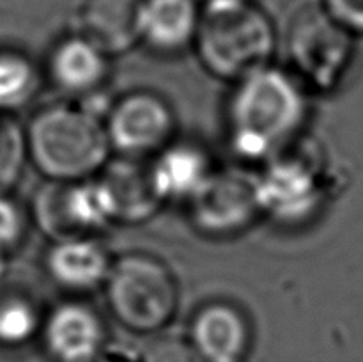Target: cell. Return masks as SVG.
<instances>
[{"mask_svg":"<svg viewBox=\"0 0 363 362\" xmlns=\"http://www.w3.org/2000/svg\"><path fill=\"white\" fill-rule=\"evenodd\" d=\"M353 59V34L325 9H305L289 31V70L308 92H330Z\"/></svg>","mask_w":363,"mask_h":362,"instance_id":"8992f818","label":"cell"},{"mask_svg":"<svg viewBox=\"0 0 363 362\" xmlns=\"http://www.w3.org/2000/svg\"><path fill=\"white\" fill-rule=\"evenodd\" d=\"M2 266H4V256L0 254V272H2Z\"/></svg>","mask_w":363,"mask_h":362,"instance_id":"d4e9b609","label":"cell"},{"mask_svg":"<svg viewBox=\"0 0 363 362\" xmlns=\"http://www.w3.org/2000/svg\"><path fill=\"white\" fill-rule=\"evenodd\" d=\"M27 229V216L9 195H0V254L16 247Z\"/></svg>","mask_w":363,"mask_h":362,"instance_id":"44dd1931","label":"cell"},{"mask_svg":"<svg viewBox=\"0 0 363 362\" xmlns=\"http://www.w3.org/2000/svg\"><path fill=\"white\" fill-rule=\"evenodd\" d=\"M311 112V92L291 70L268 66L234 84L227 103L233 151L266 163L296 144Z\"/></svg>","mask_w":363,"mask_h":362,"instance_id":"6da1fadb","label":"cell"},{"mask_svg":"<svg viewBox=\"0 0 363 362\" xmlns=\"http://www.w3.org/2000/svg\"><path fill=\"white\" fill-rule=\"evenodd\" d=\"M201 20L199 0H144L140 43L163 55L184 52L195 45Z\"/></svg>","mask_w":363,"mask_h":362,"instance_id":"9a60e30c","label":"cell"},{"mask_svg":"<svg viewBox=\"0 0 363 362\" xmlns=\"http://www.w3.org/2000/svg\"><path fill=\"white\" fill-rule=\"evenodd\" d=\"M116 208L117 224H140L151 219L162 206L152 188L147 167L140 160L119 158L99 174Z\"/></svg>","mask_w":363,"mask_h":362,"instance_id":"e0dca14e","label":"cell"},{"mask_svg":"<svg viewBox=\"0 0 363 362\" xmlns=\"http://www.w3.org/2000/svg\"><path fill=\"white\" fill-rule=\"evenodd\" d=\"M103 121L112 153L121 158H152L174 142L176 133L172 106L165 98L149 91L124 94L110 106Z\"/></svg>","mask_w":363,"mask_h":362,"instance_id":"ba28073f","label":"cell"},{"mask_svg":"<svg viewBox=\"0 0 363 362\" xmlns=\"http://www.w3.org/2000/svg\"><path fill=\"white\" fill-rule=\"evenodd\" d=\"M323 153L294 144L262 163L255 174L261 215L286 227L303 226L319 215L330 194Z\"/></svg>","mask_w":363,"mask_h":362,"instance_id":"5b68a950","label":"cell"},{"mask_svg":"<svg viewBox=\"0 0 363 362\" xmlns=\"http://www.w3.org/2000/svg\"><path fill=\"white\" fill-rule=\"evenodd\" d=\"M236 2H247V0H199L206 7H216V6H227V4H236Z\"/></svg>","mask_w":363,"mask_h":362,"instance_id":"cb8c5ba5","label":"cell"},{"mask_svg":"<svg viewBox=\"0 0 363 362\" xmlns=\"http://www.w3.org/2000/svg\"><path fill=\"white\" fill-rule=\"evenodd\" d=\"M113 259L96 236H73L52 241L45 256L50 279L74 295L105 286Z\"/></svg>","mask_w":363,"mask_h":362,"instance_id":"4fadbf2b","label":"cell"},{"mask_svg":"<svg viewBox=\"0 0 363 362\" xmlns=\"http://www.w3.org/2000/svg\"><path fill=\"white\" fill-rule=\"evenodd\" d=\"M43 343L55 362H103L106 327L99 312L82 300H66L43 319Z\"/></svg>","mask_w":363,"mask_h":362,"instance_id":"30bf717a","label":"cell"},{"mask_svg":"<svg viewBox=\"0 0 363 362\" xmlns=\"http://www.w3.org/2000/svg\"><path fill=\"white\" fill-rule=\"evenodd\" d=\"M275 46L272 20L250 0L202 9L194 48L213 77L238 84L272 66Z\"/></svg>","mask_w":363,"mask_h":362,"instance_id":"3957f363","label":"cell"},{"mask_svg":"<svg viewBox=\"0 0 363 362\" xmlns=\"http://www.w3.org/2000/svg\"><path fill=\"white\" fill-rule=\"evenodd\" d=\"M28 156L53 183L96 177L110 163L105 121L78 103H53L32 117L25 130Z\"/></svg>","mask_w":363,"mask_h":362,"instance_id":"7a4b0ae2","label":"cell"},{"mask_svg":"<svg viewBox=\"0 0 363 362\" xmlns=\"http://www.w3.org/2000/svg\"><path fill=\"white\" fill-rule=\"evenodd\" d=\"M144 0H84L78 25L84 38L110 57L140 43V11Z\"/></svg>","mask_w":363,"mask_h":362,"instance_id":"2e32d148","label":"cell"},{"mask_svg":"<svg viewBox=\"0 0 363 362\" xmlns=\"http://www.w3.org/2000/svg\"><path fill=\"white\" fill-rule=\"evenodd\" d=\"M138 362H204L190 341L163 337L145 348Z\"/></svg>","mask_w":363,"mask_h":362,"instance_id":"7402d4cb","label":"cell"},{"mask_svg":"<svg viewBox=\"0 0 363 362\" xmlns=\"http://www.w3.org/2000/svg\"><path fill=\"white\" fill-rule=\"evenodd\" d=\"M188 208L195 229L202 234L227 238L243 233L261 216L255 174L216 169Z\"/></svg>","mask_w":363,"mask_h":362,"instance_id":"9c48e42d","label":"cell"},{"mask_svg":"<svg viewBox=\"0 0 363 362\" xmlns=\"http://www.w3.org/2000/svg\"><path fill=\"white\" fill-rule=\"evenodd\" d=\"M34 216L52 241L96 236L117 224L112 197L99 174L77 183L48 181L35 195Z\"/></svg>","mask_w":363,"mask_h":362,"instance_id":"52a82bcc","label":"cell"},{"mask_svg":"<svg viewBox=\"0 0 363 362\" xmlns=\"http://www.w3.org/2000/svg\"><path fill=\"white\" fill-rule=\"evenodd\" d=\"M28 156L27 135L7 114H0V195L9 194Z\"/></svg>","mask_w":363,"mask_h":362,"instance_id":"ffe728a7","label":"cell"},{"mask_svg":"<svg viewBox=\"0 0 363 362\" xmlns=\"http://www.w3.org/2000/svg\"><path fill=\"white\" fill-rule=\"evenodd\" d=\"M103 287L110 314L131 332L158 334L176 318L177 280L156 256L130 252L113 259Z\"/></svg>","mask_w":363,"mask_h":362,"instance_id":"277c9868","label":"cell"},{"mask_svg":"<svg viewBox=\"0 0 363 362\" xmlns=\"http://www.w3.org/2000/svg\"><path fill=\"white\" fill-rule=\"evenodd\" d=\"M204 362H245L252 346L247 314L229 302H211L195 312L190 339Z\"/></svg>","mask_w":363,"mask_h":362,"instance_id":"8fae6325","label":"cell"},{"mask_svg":"<svg viewBox=\"0 0 363 362\" xmlns=\"http://www.w3.org/2000/svg\"><path fill=\"white\" fill-rule=\"evenodd\" d=\"M39 71L20 52H0V114L25 106L39 91Z\"/></svg>","mask_w":363,"mask_h":362,"instance_id":"ac0fdd59","label":"cell"},{"mask_svg":"<svg viewBox=\"0 0 363 362\" xmlns=\"http://www.w3.org/2000/svg\"><path fill=\"white\" fill-rule=\"evenodd\" d=\"M43 329V318L34 302L21 295L0 297V344L20 346Z\"/></svg>","mask_w":363,"mask_h":362,"instance_id":"d6986e66","label":"cell"},{"mask_svg":"<svg viewBox=\"0 0 363 362\" xmlns=\"http://www.w3.org/2000/svg\"><path fill=\"white\" fill-rule=\"evenodd\" d=\"M325 11L347 32H363V0H326Z\"/></svg>","mask_w":363,"mask_h":362,"instance_id":"603a6c76","label":"cell"},{"mask_svg":"<svg viewBox=\"0 0 363 362\" xmlns=\"http://www.w3.org/2000/svg\"><path fill=\"white\" fill-rule=\"evenodd\" d=\"M48 75L62 94L87 98L108 78L110 55L82 34L67 35L50 53Z\"/></svg>","mask_w":363,"mask_h":362,"instance_id":"5bb4252c","label":"cell"},{"mask_svg":"<svg viewBox=\"0 0 363 362\" xmlns=\"http://www.w3.org/2000/svg\"><path fill=\"white\" fill-rule=\"evenodd\" d=\"M147 170L152 188L162 204H190L211 180L216 167L202 146L174 141L152 156Z\"/></svg>","mask_w":363,"mask_h":362,"instance_id":"7c38bea8","label":"cell"}]
</instances>
